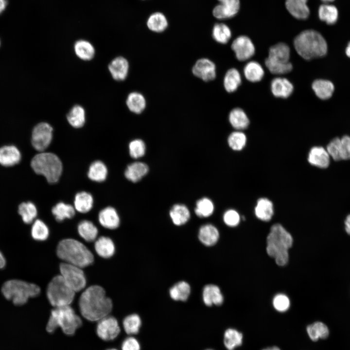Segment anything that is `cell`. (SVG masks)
<instances>
[{"instance_id": "1", "label": "cell", "mask_w": 350, "mask_h": 350, "mask_svg": "<svg viewBox=\"0 0 350 350\" xmlns=\"http://www.w3.org/2000/svg\"><path fill=\"white\" fill-rule=\"evenodd\" d=\"M112 306V300L106 296L104 288L97 285L87 288L82 293L79 300L81 315L90 321H98L108 315Z\"/></svg>"}, {"instance_id": "2", "label": "cell", "mask_w": 350, "mask_h": 350, "mask_svg": "<svg viewBox=\"0 0 350 350\" xmlns=\"http://www.w3.org/2000/svg\"><path fill=\"white\" fill-rule=\"evenodd\" d=\"M293 241L290 233L280 224H275L271 227L266 238V252L278 265L284 266L288 262V249Z\"/></svg>"}, {"instance_id": "3", "label": "cell", "mask_w": 350, "mask_h": 350, "mask_svg": "<svg viewBox=\"0 0 350 350\" xmlns=\"http://www.w3.org/2000/svg\"><path fill=\"white\" fill-rule=\"evenodd\" d=\"M56 254L65 262L82 268L91 264L94 261L92 252L83 243L71 238L63 239L58 243Z\"/></svg>"}, {"instance_id": "4", "label": "cell", "mask_w": 350, "mask_h": 350, "mask_svg": "<svg viewBox=\"0 0 350 350\" xmlns=\"http://www.w3.org/2000/svg\"><path fill=\"white\" fill-rule=\"evenodd\" d=\"M294 46L298 55L306 60L322 57L327 51L324 37L312 30L304 31L298 35L294 39Z\"/></svg>"}, {"instance_id": "5", "label": "cell", "mask_w": 350, "mask_h": 350, "mask_svg": "<svg viewBox=\"0 0 350 350\" xmlns=\"http://www.w3.org/2000/svg\"><path fill=\"white\" fill-rule=\"evenodd\" d=\"M82 324L81 318L70 305L57 307L51 311L46 330L52 333L59 327L64 333L71 335L74 334Z\"/></svg>"}, {"instance_id": "6", "label": "cell", "mask_w": 350, "mask_h": 350, "mask_svg": "<svg viewBox=\"0 0 350 350\" xmlns=\"http://www.w3.org/2000/svg\"><path fill=\"white\" fill-rule=\"evenodd\" d=\"M3 296L11 300L16 305L26 303L30 298L38 296L40 287L35 284L19 280H11L4 282L1 287Z\"/></svg>"}, {"instance_id": "7", "label": "cell", "mask_w": 350, "mask_h": 350, "mask_svg": "<svg viewBox=\"0 0 350 350\" xmlns=\"http://www.w3.org/2000/svg\"><path fill=\"white\" fill-rule=\"evenodd\" d=\"M31 165L35 173L44 176L50 183L56 182L62 171L61 161L52 153L41 152L36 155L32 158Z\"/></svg>"}, {"instance_id": "8", "label": "cell", "mask_w": 350, "mask_h": 350, "mask_svg": "<svg viewBox=\"0 0 350 350\" xmlns=\"http://www.w3.org/2000/svg\"><path fill=\"white\" fill-rule=\"evenodd\" d=\"M290 57L289 47L284 43H279L270 48L265 65L272 74H286L293 69L292 64L289 61Z\"/></svg>"}, {"instance_id": "9", "label": "cell", "mask_w": 350, "mask_h": 350, "mask_svg": "<svg viewBox=\"0 0 350 350\" xmlns=\"http://www.w3.org/2000/svg\"><path fill=\"white\" fill-rule=\"evenodd\" d=\"M75 293L60 275L52 279L46 291L47 298L54 308L69 306L73 300Z\"/></svg>"}, {"instance_id": "10", "label": "cell", "mask_w": 350, "mask_h": 350, "mask_svg": "<svg viewBox=\"0 0 350 350\" xmlns=\"http://www.w3.org/2000/svg\"><path fill=\"white\" fill-rule=\"evenodd\" d=\"M82 268L67 263H60V275L75 292L83 290L86 285V279Z\"/></svg>"}, {"instance_id": "11", "label": "cell", "mask_w": 350, "mask_h": 350, "mask_svg": "<svg viewBox=\"0 0 350 350\" xmlns=\"http://www.w3.org/2000/svg\"><path fill=\"white\" fill-rule=\"evenodd\" d=\"M52 127L47 122H40L33 129L32 143L36 150L42 152L50 145L52 138Z\"/></svg>"}, {"instance_id": "12", "label": "cell", "mask_w": 350, "mask_h": 350, "mask_svg": "<svg viewBox=\"0 0 350 350\" xmlns=\"http://www.w3.org/2000/svg\"><path fill=\"white\" fill-rule=\"evenodd\" d=\"M96 332L98 336L104 341H110L116 338L120 332L117 320L112 316L107 315L98 321Z\"/></svg>"}, {"instance_id": "13", "label": "cell", "mask_w": 350, "mask_h": 350, "mask_svg": "<svg viewBox=\"0 0 350 350\" xmlns=\"http://www.w3.org/2000/svg\"><path fill=\"white\" fill-rule=\"evenodd\" d=\"M236 58L241 61H246L251 58L255 52V46L247 36L241 35L234 39L231 44Z\"/></svg>"}, {"instance_id": "14", "label": "cell", "mask_w": 350, "mask_h": 350, "mask_svg": "<svg viewBox=\"0 0 350 350\" xmlns=\"http://www.w3.org/2000/svg\"><path fill=\"white\" fill-rule=\"evenodd\" d=\"M192 72L194 76L204 81H210L216 77V66L208 58H200L192 67Z\"/></svg>"}, {"instance_id": "15", "label": "cell", "mask_w": 350, "mask_h": 350, "mask_svg": "<svg viewBox=\"0 0 350 350\" xmlns=\"http://www.w3.org/2000/svg\"><path fill=\"white\" fill-rule=\"evenodd\" d=\"M220 3L213 10V15L218 19H226L234 17L240 8L239 0H218Z\"/></svg>"}, {"instance_id": "16", "label": "cell", "mask_w": 350, "mask_h": 350, "mask_svg": "<svg viewBox=\"0 0 350 350\" xmlns=\"http://www.w3.org/2000/svg\"><path fill=\"white\" fill-rule=\"evenodd\" d=\"M307 159L312 165L321 169L328 168L330 163V155L322 146L312 147L309 152Z\"/></svg>"}, {"instance_id": "17", "label": "cell", "mask_w": 350, "mask_h": 350, "mask_svg": "<svg viewBox=\"0 0 350 350\" xmlns=\"http://www.w3.org/2000/svg\"><path fill=\"white\" fill-rule=\"evenodd\" d=\"M129 63L127 59L119 56L113 59L108 65V70L114 79L123 81L127 77L129 71Z\"/></svg>"}, {"instance_id": "18", "label": "cell", "mask_w": 350, "mask_h": 350, "mask_svg": "<svg viewBox=\"0 0 350 350\" xmlns=\"http://www.w3.org/2000/svg\"><path fill=\"white\" fill-rule=\"evenodd\" d=\"M294 87L291 82L283 77H276L271 83V90L276 97L286 98L292 93Z\"/></svg>"}, {"instance_id": "19", "label": "cell", "mask_w": 350, "mask_h": 350, "mask_svg": "<svg viewBox=\"0 0 350 350\" xmlns=\"http://www.w3.org/2000/svg\"><path fill=\"white\" fill-rule=\"evenodd\" d=\"M98 219L100 224L107 229H114L120 225L119 215L116 210L111 207L101 210L99 213Z\"/></svg>"}, {"instance_id": "20", "label": "cell", "mask_w": 350, "mask_h": 350, "mask_svg": "<svg viewBox=\"0 0 350 350\" xmlns=\"http://www.w3.org/2000/svg\"><path fill=\"white\" fill-rule=\"evenodd\" d=\"M203 300L207 306L212 305H222L224 298L219 287L214 284H208L204 286L202 293Z\"/></svg>"}, {"instance_id": "21", "label": "cell", "mask_w": 350, "mask_h": 350, "mask_svg": "<svg viewBox=\"0 0 350 350\" xmlns=\"http://www.w3.org/2000/svg\"><path fill=\"white\" fill-rule=\"evenodd\" d=\"M219 238L218 229L213 225L208 224L202 226L198 232V239L202 244L207 246L215 245Z\"/></svg>"}, {"instance_id": "22", "label": "cell", "mask_w": 350, "mask_h": 350, "mask_svg": "<svg viewBox=\"0 0 350 350\" xmlns=\"http://www.w3.org/2000/svg\"><path fill=\"white\" fill-rule=\"evenodd\" d=\"M21 159L19 150L13 145L0 148V164L4 166H11L18 163Z\"/></svg>"}, {"instance_id": "23", "label": "cell", "mask_w": 350, "mask_h": 350, "mask_svg": "<svg viewBox=\"0 0 350 350\" xmlns=\"http://www.w3.org/2000/svg\"><path fill=\"white\" fill-rule=\"evenodd\" d=\"M308 0H286L285 5L289 12L295 18L306 19L310 14L307 5Z\"/></svg>"}, {"instance_id": "24", "label": "cell", "mask_w": 350, "mask_h": 350, "mask_svg": "<svg viewBox=\"0 0 350 350\" xmlns=\"http://www.w3.org/2000/svg\"><path fill=\"white\" fill-rule=\"evenodd\" d=\"M254 212L259 219L265 222L270 221L274 214L272 202L267 198H260L257 201Z\"/></svg>"}, {"instance_id": "25", "label": "cell", "mask_w": 350, "mask_h": 350, "mask_svg": "<svg viewBox=\"0 0 350 350\" xmlns=\"http://www.w3.org/2000/svg\"><path fill=\"white\" fill-rule=\"evenodd\" d=\"M148 170V166L145 163L135 162L128 165L124 175L129 181L137 182L147 174Z\"/></svg>"}, {"instance_id": "26", "label": "cell", "mask_w": 350, "mask_h": 350, "mask_svg": "<svg viewBox=\"0 0 350 350\" xmlns=\"http://www.w3.org/2000/svg\"><path fill=\"white\" fill-rule=\"evenodd\" d=\"M94 248L99 256L105 259L111 257L115 251L113 241L110 238L105 236H101L95 241Z\"/></svg>"}, {"instance_id": "27", "label": "cell", "mask_w": 350, "mask_h": 350, "mask_svg": "<svg viewBox=\"0 0 350 350\" xmlns=\"http://www.w3.org/2000/svg\"><path fill=\"white\" fill-rule=\"evenodd\" d=\"M228 120L231 126L237 130H244L249 124V119L245 112L238 107L233 108L230 112Z\"/></svg>"}, {"instance_id": "28", "label": "cell", "mask_w": 350, "mask_h": 350, "mask_svg": "<svg viewBox=\"0 0 350 350\" xmlns=\"http://www.w3.org/2000/svg\"><path fill=\"white\" fill-rule=\"evenodd\" d=\"M169 215L174 225L178 226L186 224L191 216L187 207L181 204L174 205L170 210Z\"/></svg>"}, {"instance_id": "29", "label": "cell", "mask_w": 350, "mask_h": 350, "mask_svg": "<svg viewBox=\"0 0 350 350\" xmlns=\"http://www.w3.org/2000/svg\"><path fill=\"white\" fill-rule=\"evenodd\" d=\"M126 104L130 111L135 114H140L146 107V101L141 93L135 91L128 94Z\"/></svg>"}, {"instance_id": "30", "label": "cell", "mask_w": 350, "mask_h": 350, "mask_svg": "<svg viewBox=\"0 0 350 350\" xmlns=\"http://www.w3.org/2000/svg\"><path fill=\"white\" fill-rule=\"evenodd\" d=\"M244 74L248 81L251 82H257L263 78L264 71L259 63L255 61H251L245 66Z\"/></svg>"}, {"instance_id": "31", "label": "cell", "mask_w": 350, "mask_h": 350, "mask_svg": "<svg viewBox=\"0 0 350 350\" xmlns=\"http://www.w3.org/2000/svg\"><path fill=\"white\" fill-rule=\"evenodd\" d=\"M312 88L319 98L326 100L332 96L334 91V86L330 81L318 79L313 83Z\"/></svg>"}, {"instance_id": "32", "label": "cell", "mask_w": 350, "mask_h": 350, "mask_svg": "<svg viewBox=\"0 0 350 350\" xmlns=\"http://www.w3.org/2000/svg\"><path fill=\"white\" fill-rule=\"evenodd\" d=\"M306 332L310 339L313 341L326 339L329 335V330L327 325L319 321L307 326Z\"/></svg>"}, {"instance_id": "33", "label": "cell", "mask_w": 350, "mask_h": 350, "mask_svg": "<svg viewBox=\"0 0 350 350\" xmlns=\"http://www.w3.org/2000/svg\"><path fill=\"white\" fill-rule=\"evenodd\" d=\"M243 335L242 332L233 328L227 329L224 334V344L228 350H234L242 345Z\"/></svg>"}, {"instance_id": "34", "label": "cell", "mask_w": 350, "mask_h": 350, "mask_svg": "<svg viewBox=\"0 0 350 350\" xmlns=\"http://www.w3.org/2000/svg\"><path fill=\"white\" fill-rule=\"evenodd\" d=\"M191 293V287L185 281H180L173 285L169 290L171 298L175 301H186Z\"/></svg>"}, {"instance_id": "35", "label": "cell", "mask_w": 350, "mask_h": 350, "mask_svg": "<svg viewBox=\"0 0 350 350\" xmlns=\"http://www.w3.org/2000/svg\"><path fill=\"white\" fill-rule=\"evenodd\" d=\"M242 79L239 71L235 68L228 70L224 78L223 84L225 90L229 93L234 92L241 84Z\"/></svg>"}, {"instance_id": "36", "label": "cell", "mask_w": 350, "mask_h": 350, "mask_svg": "<svg viewBox=\"0 0 350 350\" xmlns=\"http://www.w3.org/2000/svg\"><path fill=\"white\" fill-rule=\"evenodd\" d=\"M74 49L76 55L82 60L88 61L94 56V48L87 40H79L76 41L74 44Z\"/></svg>"}, {"instance_id": "37", "label": "cell", "mask_w": 350, "mask_h": 350, "mask_svg": "<svg viewBox=\"0 0 350 350\" xmlns=\"http://www.w3.org/2000/svg\"><path fill=\"white\" fill-rule=\"evenodd\" d=\"M67 118L69 123L74 128L82 127L86 121L84 108L80 105L73 106L68 112Z\"/></svg>"}, {"instance_id": "38", "label": "cell", "mask_w": 350, "mask_h": 350, "mask_svg": "<svg viewBox=\"0 0 350 350\" xmlns=\"http://www.w3.org/2000/svg\"><path fill=\"white\" fill-rule=\"evenodd\" d=\"M78 232L84 240L88 242H91L96 239L98 230L91 221L83 220L78 225Z\"/></svg>"}, {"instance_id": "39", "label": "cell", "mask_w": 350, "mask_h": 350, "mask_svg": "<svg viewBox=\"0 0 350 350\" xmlns=\"http://www.w3.org/2000/svg\"><path fill=\"white\" fill-rule=\"evenodd\" d=\"M74 203L76 210L81 213H86L92 209L93 199L89 193L81 192L75 195Z\"/></svg>"}, {"instance_id": "40", "label": "cell", "mask_w": 350, "mask_h": 350, "mask_svg": "<svg viewBox=\"0 0 350 350\" xmlns=\"http://www.w3.org/2000/svg\"><path fill=\"white\" fill-rule=\"evenodd\" d=\"M107 169L102 161L97 160L90 165L88 173V178L95 182H102L107 176Z\"/></svg>"}, {"instance_id": "41", "label": "cell", "mask_w": 350, "mask_h": 350, "mask_svg": "<svg viewBox=\"0 0 350 350\" xmlns=\"http://www.w3.org/2000/svg\"><path fill=\"white\" fill-rule=\"evenodd\" d=\"M52 212L58 222H62L65 219L72 218L75 215V209L70 205L59 202L52 209Z\"/></svg>"}, {"instance_id": "42", "label": "cell", "mask_w": 350, "mask_h": 350, "mask_svg": "<svg viewBox=\"0 0 350 350\" xmlns=\"http://www.w3.org/2000/svg\"><path fill=\"white\" fill-rule=\"evenodd\" d=\"M148 28L152 31L159 33L164 31L168 26V22L163 14L157 12L151 15L147 22Z\"/></svg>"}, {"instance_id": "43", "label": "cell", "mask_w": 350, "mask_h": 350, "mask_svg": "<svg viewBox=\"0 0 350 350\" xmlns=\"http://www.w3.org/2000/svg\"><path fill=\"white\" fill-rule=\"evenodd\" d=\"M319 18L329 24L336 22L338 16V10L335 6L330 4H322L318 9Z\"/></svg>"}, {"instance_id": "44", "label": "cell", "mask_w": 350, "mask_h": 350, "mask_svg": "<svg viewBox=\"0 0 350 350\" xmlns=\"http://www.w3.org/2000/svg\"><path fill=\"white\" fill-rule=\"evenodd\" d=\"M214 210V206L212 201L207 197H203L197 201L194 211L197 216L206 218L213 213Z\"/></svg>"}, {"instance_id": "45", "label": "cell", "mask_w": 350, "mask_h": 350, "mask_svg": "<svg viewBox=\"0 0 350 350\" xmlns=\"http://www.w3.org/2000/svg\"><path fill=\"white\" fill-rule=\"evenodd\" d=\"M18 211L23 221L26 224L31 223L36 217L37 209L31 202H23L18 206Z\"/></svg>"}, {"instance_id": "46", "label": "cell", "mask_w": 350, "mask_h": 350, "mask_svg": "<svg viewBox=\"0 0 350 350\" xmlns=\"http://www.w3.org/2000/svg\"><path fill=\"white\" fill-rule=\"evenodd\" d=\"M212 35L213 39L217 42L226 44L231 36L229 28L225 24H215L212 29Z\"/></svg>"}, {"instance_id": "47", "label": "cell", "mask_w": 350, "mask_h": 350, "mask_svg": "<svg viewBox=\"0 0 350 350\" xmlns=\"http://www.w3.org/2000/svg\"><path fill=\"white\" fill-rule=\"evenodd\" d=\"M122 324L125 332L128 334H135L139 332L141 320L138 315L133 314L126 316Z\"/></svg>"}, {"instance_id": "48", "label": "cell", "mask_w": 350, "mask_h": 350, "mask_svg": "<svg viewBox=\"0 0 350 350\" xmlns=\"http://www.w3.org/2000/svg\"><path fill=\"white\" fill-rule=\"evenodd\" d=\"M246 141L245 134L239 130L232 132L228 139L229 146L234 151L242 150L245 147Z\"/></svg>"}, {"instance_id": "49", "label": "cell", "mask_w": 350, "mask_h": 350, "mask_svg": "<svg viewBox=\"0 0 350 350\" xmlns=\"http://www.w3.org/2000/svg\"><path fill=\"white\" fill-rule=\"evenodd\" d=\"M49 235V230L47 226L41 220H35L32 227L31 235L36 241L46 240Z\"/></svg>"}, {"instance_id": "50", "label": "cell", "mask_w": 350, "mask_h": 350, "mask_svg": "<svg viewBox=\"0 0 350 350\" xmlns=\"http://www.w3.org/2000/svg\"><path fill=\"white\" fill-rule=\"evenodd\" d=\"M145 144L141 140L136 139L129 143V154L133 158H138L143 156L145 153Z\"/></svg>"}, {"instance_id": "51", "label": "cell", "mask_w": 350, "mask_h": 350, "mask_svg": "<svg viewBox=\"0 0 350 350\" xmlns=\"http://www.w3.org/2000/svg\"><path fill=\"white\" fill-rule=\"evenodd\" d=\"M326 150L334 161L341 160L340 139L336 137L332 140L327 145Z\"/></svg>"}, {"instance_id": "52", "label": "cell", "mask_w": 350, "mask_h": 350, "mask_svg": "<svg viewBox=\"0 0 350 350\" xmlns=\"http://www.w3.org/2000/svg\"><path fill=\"white\" fill-rule=\"evenodd\" d=\"M290 305V300L285 295L279 294L273 298V305L277 311L284 312L288 310Z\"/></svg>"}, {"instance_id": "53", "label": "cell", "mask_w": 350, "mask_h": 350, "mask_svg": "<svg viewBox=\"0 0 350 350\" xmlns=\"http://www.w3.org/2000/svg\"><path fill=\"white\" fill-rule=\"evenodd\" d=\"M223 220L227 226L233 227L237 226L240 223V216L236 210L229 209L224 213Z\"/></svg>"}, {"instance_id": "54", "label": "cell", "mask_w": 350, "mask_h": 350, "mask_svg": "<svg viewBox=\"0 0 350 350\" xmlns=\"http://www.w3.org/2000/svg\"><path fill=\"white\" fill-rule=\"evenodd\" d=\"M340 140L341 160L350 159V137L344 136Z\"/></svg>"}, {"instance_id": "55", "label": "cell", "mask_w": 350, "mask_h": 350, "mask_svg": "<svg viewBox=\"0 0 350 350\" xmlns=\"http://www.w3.org/2000/svg\"><path fill=\"white\" fill-rule=\"evenodd\" d=\"M122 350H140V346L139 341L134 337H129L122 342Z\"/></svg>"}, {"instance_id": "56", "label": "cell", "mask_w": 350, "mask_h": 350, "mask_svg": "<svg viewBox=\"0 0 350 350\" xmlns=\"http://www.w3.org/2000/svg\"><path fill=\"white\" fill-rule=\"evenodd\" d=\"M345 230L350 235V214L348 215L345 221Z\"/></svg>"}, {"instance_id": "57", "label": "cell", "mask_w": 350, "mask_h": 350, "mask_svg": "<svg viewBox=\"0 0 350 350\" xmlns=\"http://www.w3.org/2000/svg\"><path fill=\"white\" fill-rule=\"evenodd\" d=\"M6 264L5 259L0 251V269L3 268Z\"/></svg>"}, {"instance_id": "58", "label": "cell", "mask_w": 350, "mask_h": 350, "mask_svg": "<svg viewBox=\"0 0 350 350\" xmlns=\"http://www.w3.org/2000/svg\"><path fill=\"white\" fill-rule=\"evenodd\" d=\"M7 4L6 0H0V14L4 10Z\"/></svg>"}, {"instance_id": "59", "label": "cell", "mask_w": 350, "mask_h": 350, "mask_svg": "<svg viewBox=\"0 0 350 350\" xmlns=\"http://www.w3.org/2000/svg\"><path fill=\"white\" fill-rule=\"evenodd\" d=\"M262 350H281L279 347L277 346H273L271 347H267L264 348Z\"/></svg>"}, {"instance_id": "60", "label": "cell", "mask_w": 350, "mask_h": 350, "mask_svg": "<svg viewBox=\"0 0 350 350\" xmlns=\"http://www.w3.org/2000/svg\"><path fill=\"white\" fill-rule=\"evenodd\" d=\"M346 53L347 56L350 57V42L349 43L346 50Z\"/></svg>"}, {"instance_id": "61", "label": "cell", "mask_w": 350, "mask_h": 350, "mask_svg": "<svg viewBox=\"0 0 350 350\" xmlns=\"http://www.w3.org/2000/svg\"><path fill=\"white\" fill-rule=\"evenodd\" d=\"M321 0L327 2H331V1H333L334 0Z\"/></svg>"}, {"instance_id": "62", "label": "cell", "mask_w": 350, "mask_h": 350, "mask_svg": "<svg viewBox=\"0 0 350 350\" xmlns=\"http://www.w3.org/2000/svg\"><path fill=\"white\" fill-rule=\"evenodd\" d=\"M117 350L115 349H108V350Z\"/></svg>"}, {"instance_id": "63", "label": "cell", "mask_w": 350, "mask_h": 350, "mask_svg": "<svg viewBox=\"0 0 350 350\" xmlns=\"http://www.w3.org/2000/svg\"><path fill=\"white\" fill-rule=\"evenodd\" d=\"M212 350L209 349V350Z\"/></svg>"}]
</instances>
